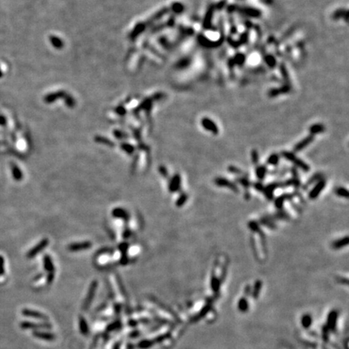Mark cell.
<instances>
[{"instance_id":"cell-29","label":"cell","mask_w":349,"mask_h":349,"mask_svg":"<svg viewBox=\"0 0 349 349\" xmlns=\"http://www.w3.org/2000/svg\"><path fill=\"white\" fill-rule=\"evenodd\" d=\"M152 345H153V342L152 341H150V340H143V341L140 342L139 344H138V347L142 349H146V348H149V347H151Z\"/></svg>"},{"instance_id":"cell-2","label":"cell","mask_w":349,"mask_h":349,"mask_svg":"<svg viewBox=\"0 0 349 349\" xmlns=\"http://www.w3.org/2000/svg\"><path fill=\"white\" fill-rule=\"evenodd\" d=\"M97 287H98V282L96 281H94L90 285L89 288L88 292L87 294V297H86L85 301L83 302V309H87L90 306V304L92 302L93 298H94L95 293V290H96Z\"/></svg>"},{"instance_id":"cell-24","label":"cell","mask_w":349,"mask_h":349,"mask_svg":"<svg viewBox=\"0 0 349 349\" xmlns=\"http://www.w3.org/2000/svg\"><path fill=\"white\" fill-rule=\"evenodd\" d=\"M311 323H312L311 316L309 314L304 315L302 319V326H303V327H305V328H308V327H309V326H311Z\"/></svg>"},{"instance_id":"cell-13","label":"cell","mask_w":349,"mask_h":349,"mask_svg":"<svg viewBox=\"0 0 349 349\" xmlns=\"http://www.w3.org/2000/svg\"><path fill=\"white\" fill-rule=\"evenodd\" d=\"M312 141H313V136H312V135L307 137V138H306L305 139L301 141L299 143L297 144V145H295L294 151L295 152H299V151L302 150H303L305 147H306L309 144L311 143Z\"/></svg>"},{"instance_id":"cell-12","label":"cell","mask_w":349,"mask_h":349,"mask_svg":"<svg viewBox=\"0 0 349 349\" xmlns=\"http://www.w3.org/2000/svg\"><path fill=\"white\" fill-rule=\"evenodd\" d=\"M128 243H121V245L119 246V248L121 251V255H121V264H122V265H126V264L128 263V256H127V253H126V251H128Z\"/></svg>"},{"instance_id":"cell-37","label":"cell","mask_w":349,"mask_h":349,"mask_svg":"<svg viewBox=\"0 0 349 349\" xmlns=\"http://www.w3.org/2000/svg\"><path fill=\"white\" fill-rule=\"evenodd\" d=\"M228 170H229V172H232V173H235V174H242V173H243V172L240 170L239 168H237V167H235V166H230Z\"/></svg>"},{"instance_id":"cell-18","label":"cell","mask_w":349,"mask_h":349,"mask_svg":"<svg viewBox=\"0 0 349 349\" xmlns=\"http://www.w3.org/2000/svg\"><path fill=\"white\" fill-rule=\"evenodd\" d=\"M267 172H268V170H267V167L265 166H264V165L257 166L255 174H256V176L259 179H260V180L264 179L266 176Z\"/></svg>"},{"instance_id":"cell-9","label":"cell","mask_w":349,"mask_h":349,"mask_svg":"<svg viewBox=\"0 0 349 349\" xmlns=\"http://www.w3.org/2000/svg\"><path fill=\"white\" fill-rule=\"evenodd\" d=\"M20 326L24 329H31V328H51V325L49 323H41V324H36V323H29V322H23L21 323Z\"/></svg>"},{"instance_id":"cell-31","label":"cell","mask_w":349,"mask_h":349,"mask_svg":"<svg viewBox=\"0 0 349 349\" xmlns=\"http://www.w3.org/2000/svg\"><path fill=\"white\" fill-rule=\"evenodd\" d=\"M261 223L264 225H266L267 227H268V228L270 229H275V225L274 224V223H272V221H271V220L270 219H261Z\"/></svg>"},{"instance_id":"cell-11","label":"cell","mask_w":349,"mask_h":349,"mask_svg":"<svg viewBox=\"0 0 349 349\" xmlns=\"http://www.w3.org/2000/svg\"><path fill=\"white\" fill-rule=\"evenodd\" d=\"M347 244H348V237L345 236L343 238H341L340 239L335 240V241L333 242L331 244V247L333 249L339 250L347 246Z\"/></svg>"},{"instance_id":"cell-7","label":"cell","mask_w":349,"mask_h":349,"mask_svg":"<svg viewBox=\"0 0 349 349\" xmlns=\"http://www.w3.org/2000/svg\"><path fill=\"white\" fill-rule=\"evenodd\" d=\"M91 247V243L90 242H81V243H74L68 246V250L70 251H79L83 250H87Z\"/></svg>"},{"instance_id":"cell-6","label":"cell","mask_w":349,"mask_h":349,"mask_svg":"<svg viewBox=\"0 0 349 349\" xmlns=\"http://www.w3.org/2000/svg\"><path fill=\"white\" fill-rule=\"evenodd\" d=\"M48 244H49V240H48V238H44V239L41 240V241L40 243L36 246V247H33L32 249H31L30 251H29V254H28V257H29V258H32V257H34L35 255H37L38 253H40L41 251H43V250L47 247Z\"/></svg>"},{"instance_id":"cell-21","label":"cell","mask_w":349,"mask_h":349,"mask_svg":"<svg viewBox=\"0 0 349 349\" xmlns=\"http://www.w3.org/2000/svg\"><path fill=\"white\" fill-rule=\"evenodd\" d=\"M79 329L83 335H87L88 333V326L86 320L83 317L79 318Z\"/></svg>"},{"instance_id":"cell-36","label":"cell","mask_w":349,"mask_h":349,"mask_svg":"<svg viewBox=\"0 0 349 349\" xmlns=\"http://www.w3.org/2000/svg\"><path fill=\"white\" fill-rule=\"evenodd\" d=\"M253 185H254V188H255L257 191H259V192H263V190H264V186L262 184L261 182H257V183H254Z\"/></svg>"},{"instance_id":"cell-3","label":"cell","mask_w":349,"mask_h":349,"mask_svg":"<svg viewBox=\"0 0 349 349\" xmlns=\"http://www.w3.org/2000/svg\"><path fill=\"white\" fill-rule=\"evenodd\" d=\"M214 183H215V184H217V186H219V187L228 188H230V190L234 191V192H235V193H238V192H239V190H238V187H237V185H236L235 183H232V182L230 181L229 179H225V178H222V177L216 178L215 180H214Z\"/></svg>"},{"instance_id":"cell-19","label":"cell","mask_w":349,"mask_h":349,"mask_svg":"<svg viewBox=\"0 0 349 349\" xmlns=\"http://www.w3.org/2000/svg\"><path fill=\"white\" fill-rule=\"evenodd\" d=\"M220 284H221V280L219 279V278L216 277L214 272H213V274H212V278H211L212 289H213L214 292H217V291L219 290V289H220V286H221Z\"/></svg>"},{"instance_id":"cell-33","label":"cell","mask_w":349,"mask_h":349,"mask_svg":"<svg viewBox=\"0 0 349 349\" xmlns=\"http://www.w3.org/2000/svg\"><path fill=\"white\" fill-rule=\"evenodd\" d=\"M12 168H13L12 170H13L14 176H15V179H22V173H21L20 170H19V168H18L16 166H15V165H14L13 167H12Z\"/></svg>"},{"instance_id":"cell-1","label":"cell","mask_w":349,"mask_h":349,"mask_svg":"<svg viewBox=\"0 0 349 349\" xmlns=\"http://www.w3.org/2000/svg\"><path fill=\"white\" fill-rule=\"evenodd\" d=\"M281 155L284 158H285L287 160L292 162L295 166H298V167L302 169V171H304V172H309V166L306 164V162H304L300 159L297 158L293 153H291V152H289V151H283V152H281Z\"/></svg>"},{"instance_id":"cell-17","label":"cell","mask_w":349,"mask_h":349,"mask_svg":"<svg viewBox=\"0 0 349 349\" xmlns=\"http://www.w3.org/2000/svg\"><path fill=\"white\" fill-rule=\"evenodd\" d=\"M35 337L39 338L44 340H53L55 339V335L49 332H41V331H34L33 332Z\"/></svg>"},{"instance_id":"cell-22","label":"cell","mask_w":349,"mask_h":349,"mask_svg":"<svg viewBox=\"0 0 349 349\" xmlns=\"http://www.w3.org/2000/svg\"><path fill=\"white\" fill-rule=\"evenodd\" d=\"M335 194L337 196H340V197H344V198H347L348 197V191L343 187L336 188L335 189Z\"/></svg>"},{"instance_id":"cell-28","label":"cell","mask_w":349,"mask_h":349,"mask_svg":"<svg viewBox=\"0 0 349 349\" xmlns=\"http://www.w3.org/2000/svg\"><path fill=\"white\" fill-rule=\"evenodd\" d=\"M236 181L238 182V183H240V184H242L243 186L245 188H248L250 187V185H251V183H250L249 180L247 179V178H237L236 179Z\"/></svg>"},{"instance_id":"cell-30","label":"cell","mask_w":349,"mask_h":349,"mask_svg":"<svg viewBox=\"0 0 349 349\" xmlns=\"http://www.w3.org/2000/svg\"><path fill=\"white\" fill-rule=\"evenodd\" d=\"M320 179H322V174L320 173L314 174V176L311 179H309V181H308L307 183H306V187H308V186H309L310 184H312L314 182L319 181V180H320Z\"/></svg>"},{"instance_id":"cell-16","label":"cell","mask_w":349,"mask_h":349,"mask_svg":"<svg viewBox=\"0 0 349 349\" xmlns=\"http://www.w3.org/2000/svg\"><path fill=\"white\" fill-rule=\"evenodd\" d=\"M44 267H45V269L48 272H54V265H53V260H52V259L50 258V256L48 255H46L45 256H44Z\"/></svg>"},{"instance_id":"cell-26","label":"cell","mask_w":349,"mask_h":349,"mask_svg":"<svg viewBox=\"0 0 349 349\" xmlns=\"http://www.w3.org/2000/svg\"><path fill=\"white\" fill-rule=\"evenodd\" d=\"M261 288H262V282H261V281H257L255 285H254V290H253V297H254L257 298V297L259 296V292H260Z\"/></svg>"},{"instance_id":"cell-10","label":"cell","mask_w":349,"mask_h":349,"mask_svg":"<svg viewBox=\"0 0 349 349\" xmlns=\"http://www.w3.org/2000/svg\"><path fill=\"white\" fill-rule=\"evenodd\" d=\"M112 216L116 218H121L125 220V221H128V218H129V215H128L126 210L121 209V208H116L112 210Z\"/></svg>"},{"instance_id":"cell-4","label":"cell","mask_w":349,"mask_h":349,"mask_svg":"<svg viewBox=\"0 0 349 349\" xmlns=\"http://www.w3.org/2000/svg\"><path fill=\"white\" fill-rule=\"evenodd\" d=\"M181 188V176L179 174H176L169 182L168 189L171 193H176L180 190Z\"/></svg>"},{"instance_id":"cell-14","label":"cell","mask_w":349,"mask_h":349,"mask_svg":"<svg viewBox=\"0 0 349 349\" xmlns=\"http://www.w3.org/2000/svg\"><path fill=\"white\" fill-rule=\"evenodd\" d=\"M296 196V194L295 193H292V194H290V193H287V194H284L282 195V196H279L276 200H275V207L277 208V209H281L282 208V206H283V203L284 201H285V200H289V199H292V197H294V196Z\"/></svg>"},{"instance_id":"cell-5","label":"cell","mask_w":349,"mask_h":349,"mask_svg":"<svg viewBox=\"0 0 349 349\" xmlns=\"http://www.w3.org/2000/svg\"><path fill=\"white\" fill-rule=\"evenodd\" d=\"M325 186H326V180L325 179H320L319 180V182L317 183V184L315 185L314 188L310 191V193L309 194V197L311 200H314L319 196V194L321 193V192L324 189Z\"/></svg>"},{"instance_id":"cell-34","label":"cell","mask_w":349,"mask_h":349,"mask_svg":"<svg viewBox=\"0 0 349 349\" xmlns=\"http://www.w3.org/2000/svg\"><path fill=\"white\" fill-rule=\"evenodd\" d=\"M159 172H160L161 176H162L164 178L169 177V172H168L167 169L164 166H159Z\"/></svg>"},{"instance_id":"cell-25","label":"cell","mask_w":349,"mask_h":349,"mask_svg":"<svg viewBox=\"0 0 349 349\" xmlns=\"http://www.w3.org/2000/svg\"><path fill=\"white\" fill-rule=\"evenodd\" d=\"M238 309L241 310L242 312H246L248 309V302L246 298L243 297L240 299V301L238 302Z\"/></svg>"},{"instance_id":"cell-8","label":"cell","mask_w":349,"mask_h":349,"mask_svg":"<svg viewBox=\"0 0 349 349\" xmlns=\"http://www.w3.org/2000/svg\"><path fill=\"white\" fill-rule=\"evenodd\" d=\"M22 314H23L25 316H27V317L34 318V319H41V320H47L48 319L46 315L40 313V312L32 310V309H24L23 311H22Z\"/></svg>"},{"instance_id":"cell-39","label":"cell","mask_w":349,"mask_h":349,"mask_svg":"<svg viewBox=\"0 0 349 349\" xmlns=\"http://www.w3.org/2000/svg\"><path fill=\"white\" fill-rule=\"evenodd\" d=\"M53 278H54V272H49V273L48 274V278H47L48 283L49 284L51 283V282H53Z\"/></svg>"},{"instance_id":"cell-27","label":"cell","mask_w":349,"mask_h":349,"mask_svg":"<svg viewBox=\"0 0 349 349\" xmlns=\"http://www.w3.org/2000/svg\"><path fill=\"white\" fill-rule=\"evenodd\" d=\"M323 130H324V127L322 126V125H313L311 128H309V131H310V133H311L312 134H319V133L323 132Z\"/></svg>"},{"instance_id":"cell-20","label":"cell","mask_w":349,"mask_h":349,"mask_svg":"<svg viewBox=\"0 0 349 349\" xmlns=\"http://www.w3.org/2000/svg\"><path fill=\"white\" fill-rule=\"evenodd\" d=\"M280 160V156L277 154H272L268 157V160H267V163L268 165H272V166H276L279 163Z\"/></svg>"},{"instance_id":"cell-35","label":"cell","mask_w":349,"mask_h":349,"mask_svg":"<svg viewBox=\"0 0 349 349\" xmlns=\"http://www.w3.org/2000/svg\"><path fill=\"white\" fill-rule=\"evenodd\" d=\"M122 148H123V150L126 151L128 154H132L133 152H134V147H133L132 145H122Z\"/></svg>"},{"instance_id":"cell-32","label":"cell","mask_w":349,"mask_h":349,"mask_svg":"<svg viewBox=\"0 0 349 349\" xmlns=\"http://www.w3.org/2000/svg\"><path fill=\"white\" fill-rule=\"evenodd\" d=\"M251 160L255 165H258L259 163V155L257 150H254L251 151Z\"/></svg>"},{"instance_id":"cell-38","label":"cell","mask_w":349,"mask_h":349,"mask_svg":"<svg viewBox=\"0 0 349 349\" xmlns=\"http://www.w3.org/2000/svg\"><path fill=\"white\" fill-rule=\"evenodd\" d=\"M120 326V323H112V324L110 325L109 326H108V330H116V329L118 327V326Z\"/></svg>"},{"instance_id":"cell-23","label":"cell","mask_w":349,"mask_h":349,"mask_svg":"<svg viewBox=\"0 0 349 349\" xmlns=\"http://www.w3.org/2000/svg\"><path fill=\"white\" fill-rule=\"evenodd\" d=\"M188 195L187 193H183L180 196H179V198H178L177 201H176V206H177V207H181V206H183V204H185V202L188 200Z\"/></svg>"},{"instance_id":"cell-15","label":"cell","mask_w":349,"mask_h":349,"mask_svg":"<svg viewBox=\"0 0 349 349\" xmlns=\"http://www.w3.org/2000/svg\"><path fill=\"white\" fill-rule=\"evenodd\" d=\"M202 125H203V126H204L207 130L210 131V132H212L213 134H217V133H218V129H217V125H216L213 121H210V120L204 119L203 121H202Z\"/></svg>"}]
</instances>
